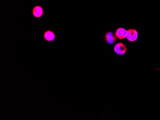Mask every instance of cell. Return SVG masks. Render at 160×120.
Wrapping results in <instances>:
<instances>
[{"label": "cell", "mask_w": 160, "mask_h": 120, "mask_svg": "<svg viewBox=\"0 0 160 120\" xmlns=\"http://www.w3.org/2000/svg\"><path fill=\"white\" fill-rule=\"evenodd\" d=\"M32 15L34 17L37 18H39L41 17L44 14V12L43 7L40 5H35L34 6V8H33Z\"/></svg>", "instance_id": "cell-1"}, {"label": "cell", "mask_w": 160, "mask_h": 120, "mask_svg": "<svg viewBox=\"0 0 160 120\" xmlns=\"http://www.w3.org/2000/svg\"><path fill=\"white\" fill-rule=\"evenodd\" d=\"M114 51L117 54L119 55H123L126 52L127 47L124 44L119 43L117 44L114 46Z\"/></svg>", "instance_id": "cell-2"}, {"label": "cell", "mask_w": 160, "mask_h": 120, "mask_svg": "<svg viewBox=\"0 0 160 120\" xmlns=\"http://www.w3.org/2000/svg\"><path fill=\"white\" fill-rule=\"evenodd\" d=\"M126 37L129 41H135L137 40L138 37V32L135 29H129L127 32Z\"/></svg>", "instance_id": "cell-3"}, {"label": "cell", "mask_w": 160, "mask_h": 120, "mask_svg": "<svg viewBox=\"0 0 160 120\" xmlns=\"http://www.w3.org/2000/svg\"><path fill=\"white\" fill-rule=\"evenodd\" d=\"M43 38L44 40L48 42H53L55 39L56 35L53 31L50 30H48L44 33Z\"/></svg>", "instance_id": "cell-4"}, {"label": "cell", "mask_w": 160, "mask_h": 120, "mask_svg": "<svg viewBox=\"0 0 160 120\" xmlns=\"http://www.w3.org/2000/svg\"><path fill=\"white\" fill-rule=\"evenodd\" d=\"M117 37L114 33L108 32L105 34V40L107 43L111 45L117 41Z\"/></svg>", "instance_id": "cell-5"}, {"label": "cell", "mask_w": 160, "mask_h": 120, "mask_svg": "<svg viewBox=\"0 0 160 120\" xmlns=\"http://www.w3.org/2000/svg\"><path fill=\"white\" fill-rule=\"evenodd\" d=\"M127 32V31L124 28H119L116 31L115 36L119 39H123L126 37Z\"/></svg>", "instance_id": "cell-6"}]
</instances>
